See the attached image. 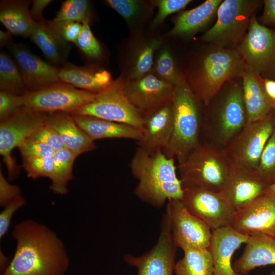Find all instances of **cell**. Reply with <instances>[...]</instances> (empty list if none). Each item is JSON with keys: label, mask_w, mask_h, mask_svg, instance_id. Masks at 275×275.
I'll return each mask as SVG.
<instances>
[{"label": "cell", "mask_w": 275, "mask_h": 275, "mask_svg": "<svg viewBox=\"0 0 275 275\" xmlns=\"http://www.w3.org/2000/svg\"><path fill=\"white\" fill-rule=\"evenodd\" d=\"M16 249L1 275H66L70 259L63 241L48 226L32 219L12 231Z\"/></svg>", "instance_id": "6da1fadb"}, {"label": "cell", "mask_w": 275, "mask_h": 275, "mask_svg": "<svg viewBox=\"0 0 275 275\" xmlns=\"http://www.w3.org/2000/svg\"><path fill=\"white\" fill-rule=\"evenodd\" d=\"M234 166L224 149L201 143L178 164L182 188L223 191Z\"/></svg>", "instance_id": "5b68a950"}, {"label": "cell", "mask_w": 275, "mask_h": 275, "mask_svg": "<svg viewBox=\"0 0 275 275\" xmlns=\"http://www.w3.org/2000/svg\"><path fill=\"white\" fill-rule=\"evenodd\" d=\"M22 158L52 156L54 151L43 143L25 140L18 147Z\"/></svg>", "instance_id": "7bdbcfd3"}, {"label": "cell", "mask_w": 275, "mask_h": 275, "mask_svg": "<svg viewBox=\"0 0 275 275\" xmlns=\"http://www.w3.org/2000/svg\"><path fill=\"white\" fill-rule=\"evenodd\" d=\"M82 24L81 31L75 44L89 58L98 59L102 54V50L91 30L89 21H86Z\"/></svg>", "instance_id": "74e56055"}, {"label": "cell", "mask_w": 275, "mask_h": 275, "mask_svg": "<svg viewBox=\"0 0 275 275\" xmlns=\"http://www.w3.org/2000/svg\"><path fill=\"white\" fill-rule=\"evenodd\" d=\"M123 80L118 79L97 93L94 100L71 115L92 116L129 125L142 131L143 117L123 91Z\"/></svg>", "instance_id": "30bf717a"}, {"label": "cell", "mask_w": 275, "mask_h": 275, "mask_svg": "<svg viewBox=\"0 0 275 275\" xmlns=\"http://www.w3.org/2000/svg\"><path fill=\"white\" fill-rule=\"evenodd\" d=\"M30 37L52 64L60 65L65 63L70 45L60 36L50 21L44 20L36 22Z\"/></svg>", "instance_id": "4316f807"}, {"label": "cell", "mask_w": 275, "mask_h": 275, "mask_svg": "<svg viewBox=\"0 0 275 275\" xmlns=\"http://www.w3.org/2000/svg\"><path fill=\"white\" fill-rule=\"evenodd\" d=\"M46 124L56 130L65 148L76 157L95 148V144L78 126L73 116L66 113H47Z\"/></svg>", "instance_id": "cb8c5ba5"}, {"label": "cell", "mask_w": 275, "mask_h": 275, "mask_svg": "<svg viewBox=\"0 0 275 275\" xmlns=\"http://www.w3.org/2000/svg\"><path fill=\"white\" fill-rule=\"evenodd\" d=\"M1 91L23 96L26 92L20 71L16 64L6 53H0Z\"/></svg>", "instance_id": "d6a6232c"}, {"label": "cell", "mask_w": 275, "mask_h": 275, "mask_svg": "<svg viewBox=\"0 0 275 275\" xmlns=\"http://www.w3.org/2000/svg\"><path fill=\"white\" fill-rule=\"evenodd\" d=\"M23 167L29 178L35 179L40 177H47L51 180L52 177V156L23 158Z\"/></svg>", "instance_id": "8d00e7d4"}, {"label": "cell", "mask_w": 275, "mask_h": 275, "mask_svg": "<svg viewBox=\"0 0 275 275\" xmlns=\"http://www.w3.org/2000/svg\"><path fill=\"white\" fill-rule=\"evenodd\" d=\"M47 113L33 110L25 106L1 121L0 153L9 173V180L18 174L15 162L11 154L36 128L46 124Z\"/></svg>", "instance_id": "8fae6325"}, {"label": "cell", "mask_w": 275, "mask_h": 275, "mask_svg": "<svg viewBox=\"0 0 275 275\" xmlns=\"http://www.w3.org/2000/svg\"><path fill=\"white\" fill-rule=\"evenodd\" d=\"M161 40L153 38L140 44L132 58L128 80L141 78L150 73L155 52L160 47Z\"/></svg>", "instance_id": "1f68e13d"}, {"label": "cell", "mask_w": 275, "mask_h": 275, "mask_svg": "<svg viewBox=\"0 0 275 275\" xmlns=\"http://www.w3.org/2000/svg\"><path fill=\"white\" fill-rule=\"evenodd\" d=\"M52 157L53 172L49 188L57 194L66 195L68 183L73 179L72 168L76 157L65 148L55 151Z\"/></svg>", "instance_id": "4dcf8cb0"}, {"label": "cell", "mask_w": 275, "mask_h": 275, "mask_svg": "<svg viewBox=\"0 0 275 275\" xmlns=\"http://www.w3.org/2000/svg\"><path fill=\"white\" fill-rule=\"evenodd\" d=\"M249 237L230 226L212 231L208 248L213 261L212 275H241L234 270L232 258L234 252L247 242Z\"/></svg>", "instance_id": "d6986e66"}, {"label": "cell", "mask_w": 275, "mask_h": 275, "mask_svg": "<svg viewBox=\"0 0 275 275\" xmlns=\"http://www.w3.org/2000/svg\"><path fill=\"white\" fill-rule=\"evenodd\" d=\"M11 40V33L9 31L0 30V45L1 47L8 45Z\"/></svg>", "instance_id": "816d5d0a"}, {"label": "cell", "mask_w": 275, "mask_h": 275, "mask_svg": "<svg viewBox=\"0 0 275 275\" xmlns=\"http://www.w3.org/2000/svg\"><path fill=\"white\" fill-rule=\"evenodd\" d=\"M175 86L154 74L123 81L124 95L143 118L172 102Z\"/></svg>", "instance_id": "2e32d148"}, {"label": "cell", "mask_w": 275, "mask_h": 275, "mask_svg": "<svg viewBox=\"0 0 275 275\" xmlns=\"http://www.w3.org/2000/svg\"><path fill=\"white\" fill-rule=\"evenodd\" d=\"M181 201L193 215L212 231L230 226L236 211L223 191L204 188H183Z\"/></svg>", "instance_id": "7c38bea8"}, {"label": "cell", "mask_w": 275, "mask_h": 275, "mask_svg": "<svg viewBox=\"0 0 275 275\" xmlns=\"http://www.w3.org/2000/svg\"><path fill=\"white\" fill-rule=\"evenodd\" d=\"M263 82L266 93L271 99L275 100V81L265 79Z\"/></svg>", "instance_id": "681fc988"}, {"label": "cell", "mask_w": 275, "mask_h": 275, "mask_svg": "<svg viewBox=\"0 0 275 275\" xmlns=\"http://www.w3.org/2000/svg\"><path fill=\"white\" fill-rule=\"evenodd\" d=\"M90 3L86 0H66L53 19V22L72 21L82 23L90 21Z\"/></svg>", "instance_id": "836d02e7"}, {"label": "cell", "mask_w": 275, "mask_h": 275, "mask_svg": "<svg viewBox=\"0 0 275 275\" xmlns=\"http://www.w3.org/2000/svg\"><path fill=\"white\" fill-rule=\"evenodd\" d=\"M50 22L60 36L68 43H75L82 28V23L72 21Z\"/></svg>", "instance_id": "ee69618b"}, {"label": "cell", "mask_w": 275, "mask_h": 275, "mask_svg": "<svg viewBox=\"0 0 275 275\" xmlns=\"http://www.w3.org/2000/svg\"><path fill=\"white\" fill-rule=\"evenodd\" d=\"M183 257L176 262V275H212L213 264L207 249H186Z\"/></svg>", "instance_id": "f546056e"}, {"label": "cell", "mask_w": 275, "mask_h": 275, "mask_svg": "<svg viewBox=\"0 0 275 275\" xmlns=\"http://www.w3.org/2000/svg\"><path fill=\"white\" fill-rule=\"evenodd\" d=\"M172 102L173 131L162 151L167 156L176 158L180 164L201 143V102L184 79L175 86Z\"/></svg>", "instance_id": "277c9868"}, {"label": "cell", "mask_w": 275, "mask_h": 275, "mask_svg": "<svg viewBox=\"0 0 275 275\" xmlns=\"http://www.w3.org/2000/svg\"><path fill=\"white\" fill-rule=\"evenodd\" d=\"M274 101V111L275 112V100H273Z\"/></svg>", "instance_id": "11a10c76"}, {"label": "cell", "mask_w": 275, "mask_h": 275, "mask_svg": "<svg viewBox=\"0 0 275 275\" xmlns=\"http://www.w3.org/2000/svg\"><path fill=\"white\" fill-rule=\"evenodd\" d=\"M25 140L43 143L54 151L65 148L63 141L58 132L46 124L36 128Z\"/></svg>", "instance_id": "f35d334b"}, {"label": "cell", "mask_w": 275, "mask_h": 275, "mask_svg": "<svg viewBox=\"0 0 275 275\" xmlns=\"http://www.w3.org/2000/svg\"><path fill=\"white\" fill-rule=\"evenodd\" d=\"M130 167L139 181L135 195L142 201L160 208L170 199L181 200L183 191L175 158L167 156L162 150L148 151L138 147Z\"/></svg>", "instance_id": "7a4b0ae2"}, {"label": "cell", "mask_w": 275, "mask_h": 275, "mask_svg": "<svg viewBox=\"0 0 275 275\" xmlns=\"http://www.w3.org/2000/svg\"><path fill=\"white\" fill-rule=\"evenodd\" d=\"M102 275H113L112 274H102Z\"/></svg>", "instance_id": "9f6ffc18"}, {"label": "cell", "mask_w": 275, "mask_h": 275, "mask_svg": "<svg viewBox=\"0 0 275 275\" xmlns=\"http://www.w3.org/2000/svg\"><path fill=\"white\" fill-rule=\"evenodd\" d=\"M190 0H160L157 2L158 8V13L153 22V26L162 23L169 15L178 12L184 8Z\"/></svg>", "instance_id": "b9f144b4"}, {"label": "cell", "mask_w": 275, "mask_h": 275, "mask_svg": "<svg viewBox=\"0 0 275 275\" xmlns=\"http://www.w3.org/2000/svg\"><path fill=\"white\" fill-rule=\"evenodd\" d=\"M256 174L266 186L275 183V128L262 152Z\"/></svg>", "instance_id": "d590c367"}, {"label": "cell", "mask_w": 275, "mask_h": 275, "mask_svg": "<svg viewBox=\"0 0 275 275\" xmlns=\"http://www.w3.org/2000/svg\"><path fill=\"white\" fill-rule=\"evenodd\" d=\"M241 255L233 263L234 270L247 275L255 268L275 265V238L257 234L249 237Z\"/></svg>", "instance_id": "7402d4cb"}, {"label": "cell", "mask_w": 275, "mask_h": 275, "mask_svg": "<svg viewBox=\"0 0 275 275\" xmlns=\"http://www.w3.org/2000/svg\"><path fill=\"white\" fill-rule=\"evenodd\" d=\"M266 187L256 173L234 166L223 192L236 211L262 195Z\"/></svg>", "instance_id": "44dd1931"}, {"label": "cell", "mask_w": 275, "mask_h": 275, "mask_svg": "<svg viewBox=\"0 0 275 275\" xmlns=\"http://www.w3.org/2000/svg\"><path fill=\"white\" fill-rule=\"evenodd\" d=\"M52 2L50 0H35L32 2V6L30 10V14L36 22L44 21L43 12L45 8Z\"/></svg>", "instance_id": "c3c4849f"}, {"label": "cell", "mask_w": 275, "mask_h": 275, "mask_svg": "<svg viewBox=\"0 0 275 275\" xmlns=\"http://www.w3.org/2000/svg\"><path fill=\"white\" fill-rule=\"evenodd\" d=\"M96 94L60 81L41 90L26 91L23 98L24 106L36 111L73 115L92 102Z\"/></svg>", "instance_id": "9c48e42d"}, {"label": "cell", "mask_w": 275, "mask_h": 275, "mask_svg": "<svg viewBox=\"0 0 275 275\" xmlns=\"http://www.w3.org/2000/svg\"><path fill=\"white\" fill-rule=\"evenodd\" d=\"M23 106H24L23 96L1 91V121L7 118Z\"/></svg>", "instance_id": "60d3db41"}, {"label": "cell", "mask_w": 275, "mask_h": 275, "mask_svg": "<svg viewBox=\"0 0 275 275\" xmlns=\"http://www.w3.org/2000/svg\"><path fill=\"white\" fill-rule=\"evenodd\" d=\"M177 248L165 214L161 221L158 240L153 247L141 256L126 254L123 260L128 265L137 269V275H173Z\"/></svg>", "instance_id": "9a60e30c"}, {"label": "cell", "mask_w": 275, "mask_h": 275, "mask_svg": "<svg viewBox=\"0 0 275 275\" xmlns=\"http://www.w3.org/2000/svg\"><path fill=\"white\" fill-rule=\"evenodd\" d=\"M241 78L247 123L264 119L273 112L274 101L266 93L261 77L245 66Z\"/></svg>", "instance_id": "603a6c76"}, {"label": "cell", "mask_w": 275, "mask_h": 275, "mask_svg": "<svg viewBox=\"0 0 275 275\" xmlns=\"http://www.w3.org/2000/svg\"><path fill=\"white\" fill-rule=\"evenodd\" d=\"M235 49L245 66L260 77L275 70V32L259 23L255 16Z\"/></svg>", "instance_id": "4fadbf2b"}, {"label": "cell", "mask_w": 275, "mask_h": 275, "mask_svg": "<svg viewBox=\"0 0 275 275\" xmlns=\"http://www.w3.org/2000/svg\"><path fill=\"white\" fill-rule=\"evenodd\" d=\"M59 76L61 81L94 93L101 92L113 81L110 73L104 69L70 63L59 68Z\"/></svg>", "instance_id": "d4e9b609"}, {"label": "cell", "mask_w": 275, "mask_h": 275, "mask_svg": "<svg viewBox=\"0 0 275 275\" xmlns=\"http://www.w3.org/2000/svg\"><path fill=\"white\" fill-rule=\"evenodd\" d=\"M22 197L18 186L9 183L1 170L0 205L3 208Z\"/></svg>", "instance_id": "bcb514c9"}, {"label": "cell", "mask_w": 275, "mask_h": 275, "mask_svg": "<svg viewBox=\"0 0 275 275\" xmlns=\"http://www.w3.org/2000/svg\"><path fill=\"white\" fill-rule=\"evenodd\" d=\"M25 204V200L22 196L3 207V209L0 213L1 240L3 238L8 232L14 213Z\"/></svg>", "instance_id": "f6af8a7d"}, {"label": "cell", "mask_w": 275, "mask_h": 275, "mask_svg": "<svg viewBox=\"0 0 275 275\" xmlns=\"http://www.w3.org/2000/svg\"><path fill=\"white\" fill-rule=\"evenodd\" d=\"M154 68L156 76L174 86L185 79L178 69L171 52L167 48H163L159 51Z\"/></svg>", "instance_id": "e575fe53"}, {"label": "cell", "mask_w": 275, "mask_h": 275, "mask_svg": "<svg viewBox=\"0 0 275 275\" xmlns=\"http://www.w3.org/2000/svg\"><path fill=\"white\" fill-rule=\"evenodd\" d=\"M270 275H275V271H271Z\"/></svg>", "instance_id": "db71d44e"}, {"label": "cell", "mask_w": 275, "mask_h": 275, "mask_svg": "<svg viewBox=\"0 0 275 275\" xmlns=\"http://www.w3.org/2000/svg\"><path fill=\"white\" fill-rule=\"evenodd\" d=\"M262 24L275 26V0H265L261 17Z\"/></svg>", "instance_id": "7dc6e473"}, {"label": "cell", "mask_w": 275, "mask_h": 275, "mask_svg": "<svg viewBox=\"0 0 275 275\" xmlns=\"http://www.w3.org/2000/svg\"><path fill=\"white\" fill-rule=\"evenodd\" d=\"M30 3L29 1L1 2L0 21L11 34L30 37L36 22L31 16Z\"/></svg>", "instance_id": "f1b7e54d"}, {"label": "cell", "mask_w": 275, "mask_h": 275, "mask_svg": "<svg viewBox=\"0 0 275 275\" xmlns=\"http://www.w3.org/2000/svg\"><path fill=\"white\" fill-rule=\"evenodd\" d=\"M107 4L126 21L136 18L141 11V3L134 0H107Z\"/></svg>", "instance_id": "ab89813d"}, {"label": "cell", "mask_w": 275, "mask_h": 275, "mask_svg": "<svg viewBox=\"0 0 275 275\" xmlns=\"http://www.w3.org/2000/svg\"><path fill=\"white\" fill-rule=\"evenodd\" d=\"M264 194L275 200V183L266 186Z\"/></svg>", "instance_id": "f5cc1de1"}, {"label": "cell", "mask_w": 275, "mask_h": 275, "mask_svg": "<svg viewBox=\"0 0 275 275\" xmlns=\"http://www.w3.org/2000/svg\"><path fill=\"white\" fill-rule=\"evenodd\" d=\"M245 69V65L235 49L216 46L195 61L186 81L200 102L208 106L224 84L241 77Z\"/></svg>", "instance_id": "3957f363"}, {"label": "cell", "mask_w": 275, "mask_h": 275, "mask_svg": "<svg viewBox=\"0 0 275 275\" xmlns=\"http://www.w3.org/2000/svg\"><path fill=\"white\" fill-rule=\"evenodd\" d=\"M78 126L93 141L106 138H124L139 141L142 131L129 125L89 116L72 115Z\"/></svg>", "instance_id": "484cf974"}, {"label": "cell", "mask_w": 275, "mask_h": 275, "mask_svg": "<svg viewBox=\"0 0 275 275\" xmlns=\"http://www.w3.org/2000/svg\"><path fill=\"white\" fill-rule=\"evenodd\" d=\"M246 123L242 84H232L217 98L202 124L207 138L204 143L224 149Z\"/></svg>", "instance_id": "8992f818"}, {"label": "cell", "mask_w": 275, "mask_h": 275, "mask_svg": "<svg viewBox=\"0 0 275 275\" xmlns=\"http://www.w3.org/2000/svg\"><path fill=\"white\" fill-rule=\"evenodd\" d=\"M222 0H207L197 7L182 12L176 19L169 35L186 37L203 29L217 14Z\"/></svg>", "instance_id": "83f0119b"}, {"label": "cell", "mask_w": 275, "mask_h": 275, "mask_svg": "<svg viewBox=\"0 0 275 275\" xmlns=\"http://www.w3.org/2000/svg\"><path fill=\"white\" fill-rule=\"evenodd\" d=\"M274 128V111L264 119L247 123L224 148L234 166L256 173L262 152Z\"/></svg>", "instance_id": "ba28073f"}, {"label": "cell", "mask_w": 275, "mask_h": 275, "mask_svg": "<svg viewBox=\"0 0 275 275\" xmlns=\"http://www.w3.org/2000/svg\"><path fill=\"white\" fill-rule=\"evenodd\" d=\"M10 50L26 91L41 90L61 81L59 68L43 61L23 45L13 44Z\"/></svg>", "instance_id": "ac0fdd59"}, {"label": "cell", "mask_w": 275, "mask_h": 275, "mask_svg": "<svg viewBox=\"0 0 275 275\" xmlns=\"http://www.w3.org/2000/svg\"><path fill=\"white\" fill-rule=\"evenodd\" d=\"M11 262L9 258L0 250V274H2L7 269Z\"/></svg>", "instance_id": "f907efd6"}, {"label": "cell", "mask_w": 275, "mask_h": 275, "mask_svg": "<svg viewBox=\"0 0 275 275\" xmlns=\"http://www.w3.org/2000/svg\"><path fill=\"white\" fill-rule=\"evenodd\" d=\"M230 226L249 236L263 234L275 238V200L264 193L236 211Z\"/></svg>", "instance_id": "e0dca14e"}, {"label": "cell", "mask_w": 275, "mask_h": 275, "mask_svg": "<svg viewBox=\"0 0 275 275\" xmlns=\"http://www.w3.org/2000/svg\"><path fill=\"white\" fill-rule=\"evenodd\" d=\"M166 214L170 222L173 240L177 248L182 250L209 248L212 231L191 213L181 200H169Z\"/></svg>", "instance_id": "5bb4252c"}, {"label": "cell", "mask_w": 275, "mask_h": 275, "mask_svg": "<svg viewBox=\"0 0 275 275\" xmlns=\"http://www.w3.org/2000/svg\"><path fill=\"white\" fill-rule=\"evenodd\" d=\"M173 113L171 102L143 118L142 139L139 147L148 151L164 150L173 131Z\"/></svg>", "instance_id": "ffe728a7"}, {"label": "cell", "mask_w": 275, "mask_h": 275, "mask_svg": "<svg viewBox=\"0 0 275 275\" xmlns=\"http://www.w3.org/2000/svg\"><path fill=\"white\" fill-rule=\"evenodd\" d=\"M259 3L256 0L223 1L217 11L216 22L200 40L222 48L235 49L245 36Z\"/></svg>", "instance_id": "52a82bcc"}]
</instances>
